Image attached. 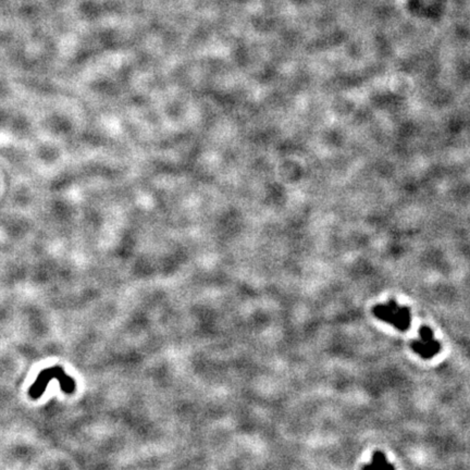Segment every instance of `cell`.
I'll return each instance as SVG.
<instances>
[{
    "label": "cell",
    "mask_w": 470,
    "mask_h": 470,
    "mask_svg": "<svg viewBox=\"0 0 470 470\" xmlns=\"http://www.w3.org/2000/svg\"><path fill=\"white\" fill-rule=\"evenodd\" d=\"M374 316L399 330L401 332H405L410 328L411 324V312L410 308L403 306L395 301H387L376 305L373 308Z\"/></svg>",
    "instance_id": "6da1fadb"
},
{
    "label": "cell",
    "mask_w": 470,
    "mask_h": 470,
    "mask_svg": "<svg viewBox=\"0 0 470 470\" xmlns=\"http://www.w3.org/2000/svg\"><path fill=\"white\" fill-rule=\"evenodd\" d=\"M414 352L423 359H431L441 350V344L435 338L431 328L423 325L419 330V335L410 343Z\"/></svg>",
    "instance_id": "7a4b0ae2"
},
{
    "label": "cell",
    "mask_w": 470,
    "mask_h": 470,
    "mask_svg": "<svg viewBox=\"0 0 470 470\" xmlns=\"http://www.w3.org/2000/svg\"><path fill=\"white\" fill-rule=\"evenodd\" d=\"M364 468H393V465L387 461L384 453L375 452L370 464L366 465Z\"/></svg>",
    "instance_id": "3957f363"
}]
</instances>
